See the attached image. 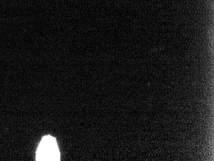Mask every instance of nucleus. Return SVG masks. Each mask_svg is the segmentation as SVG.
Masks as SVG:
<instances>
[{"mask_svg": "<svg viewBox=\"0 0 214 161\" xmlns=\"http://www.w3.org/2000/svg\"><path fill=\"white\" fill-rule=\"evenodd\" d=\"M60 154L56 139L51 135L44 137L36 152V160L38 161H58Z\"/></svg>", "mask_w": 214, "mask_h": 161, "instance_id": "obj_1", "label": "nucleus"}]
</instances>
